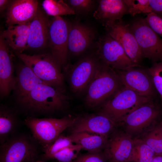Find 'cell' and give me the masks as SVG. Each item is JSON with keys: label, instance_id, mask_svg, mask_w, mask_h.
Instances as JSON below:
<instances>
[{"label": "cell", "instance_id": "cell-20", "mask_svg": "<svg viewBox=\"0 0 162 162\" xmlns=\"http://www.w3.org/2000/svg\"><path fill=\"white\" fill-rule=\"evenodd\" d=\"M38 3L35 0L12 1L7 9L6 23L8 26L30 22L38 9Z\"/></svg>", "mask_w": 162, "mask_h": 162}, {"label": "cell", "instance_id": "cell-33", "mask_svg": "<svg viewBox=\"0 0 162 162\" xmlns=\"http://www.w3.org/2000/svg\"><path fill=\"white\" fill-rule=\"evenodd\" d=\"M72 162H109L104 152L90 153L79 154Z\"/></svg>", "mask_w": 162, "mask_h": 162}, {"label": "cell", "instance_id": "cell-13", "mask_svg": "<svg viewBox=\"0 0 162 162\" xmlns=\"http://www.w3.org/2000/svg\"><path fill=\"white\" fill-rule=\"evenodd\" d=\"M105 28L107 34L120 44L132 62L140 65L143 58L142 53L129 24L122 20L114 22Z\"/></svg>", "mask_w": 162, "mask_h": 162}, {"label": "cell", "instance_id": "cell-36", "mask_svg": "<svg viewBox=\"0 0 162 162\" xmlns=\"http://www.w3.org/2000/svg\"><path fill=\"white\" fill-rule=\"evenodd\" d=\"M12 1L10 0H0V11L2 12L6 8H8Z\"/></svg>", "mask_w": 162, "mask_h": 162}, {"label": "cell", "instance_id": "cell-16", "mask_svg": "<svg viewBox=\"0 0 162 162\" xmlns=\"http://www.w3.org/2000/svg\"><path fill=\"white\" fill-rule=\"evenodd\" d=\"M116 125L108 117L99 113L76 118L70 127L71 133L86 132L108 136L114 131Z\"/></svg>", "mask_w": 162, "mask_h": 162}, {"label": "cell", "instance_id": "cell-35", "mask_svg": "<svg viewBox=\"0 0 162 162\" xmlns=\"http://www.w3.org/2000/svg\"><path fill=\"white\" fill-rule=\"evenodd\" d=\"M152 12L162 18V0H149Z\"/></svg>", "mask_w": 162, "mask_h": 162}, {"label": "cell", "instance_id": "cell-5", "mask_svg": "<svg viewBox=\"0 0 162 162\" xmlns=\"http://www.w3.org/2000/svg\"><path fill=\"white\" fill-rule=\"evenodd\" d=\"M76 118L66 117L61 118H38L28 117L25 124L31 130L35 139L44 148L50 146L65 129L71 127Z\"/></svg>", "mask_w": 162, "mask_h": 162}, {"label": "cell", "instance_id": "cell-37", "mask_svg": "<svg viewBox=\"0 0 162 162\" xmlns=\"http://www.w3.org/2000/svg\"><path fill=\"white\" fill-rule=\"evenodd\" d=\"M150 162H162V156H156Z\"/></svg>", "mask_w": 162, "mask_h": 162}, {"label": "cell", "instance_id": "cell-12", "mask_svg": "<svg viewBox=\"0 0 162 162\" xmlns=\"http://www.w3.org/2000/svg\"><path fill=\"white\" fill-rule=\"evenodd\" d=\"M141 68L115 70L123 86L141 96L154 99L157 92L152 79L147 69Z\"/></svg>", "mask_w": 162, "mask_h": 162}, {"label": "cell", "instance_id": "cell-1", "mask_svg": "<svg viewBox=\"0 0 162 162\" xmlns=\"http://www.w3.org/2000/svg\"><path fill=\"white\" fill-rule=\"evenodd\" d=\"M70 100L65 87L43 83L17 102L23 110L30 113L48 114L64 110Z\"/></svg>", "mask_w": 162, "mask_h": 162}, {"label": "cell", "instance_id": "cell-31", "mask_svg": "<svg viewBox=\"0 0 162 162\" xmlns=\"http://www.w3.org/2000/svg\"><path fill=\"white\" fill-rule=\"evenodd\" d=\"M128 9V14L132 16L141 13H151L149 0H124Z\"/></svg>", "mask_w": 162, "mask_h": 162}, {"label": "cell", "instance_id": "cell-10", "mask_svg": "<svg viewBox=\"0 0 162 162\" xmlns=\"http://www.w3.org/2000/svg\"><path fill=\"white\" fill-rule=\"evenodd\" d=\"M37 147L25 135L12 136L1 144L0 162H29L37 158Z\"/></svg>", "mask_w": 162, "mask_h": 162}, {"label": "cell", "instance_id": "cell-11", "mask_svg": "<svg viewBox=\"0 0 162 162\" xmlns=\"http://www.w3.org/2000/svg\"><path fill=\"white\" fill-rule=\"evenodd\" d=\"M69 28V22L61 16H54L50 21L48 44L50 54L62 69L68 64Z\"/></svg>", "mask_w": 162, "mask_h": 162}, {"label": "cell", "instance_id": "cell-3", "mask_svg": "<svg viewBox=\"0 0 162 162\" xmlns=\"http://www.w3.org/2000/svg\"><path fill=\"white\" fill-rule=\"evenodd\" d=\"M100 62L96 53L85 56L74 64L68 63L62 69L64 80L73 94L84 95Z\"/></svg>", "mask_w": 162, "mask_h": 162}, {"label": "cell", "instance_id": "cell-2", "mask_svg": "<svg viewBox=\"0 0 162 162\" xmlns=\"http://www.w3.org/2000/svg\"><path fill=\"white\" fill-rule=\"evenodd\" d=\"M123 86L116 71L100 61L84 95L85 103L90 108L101 106Z\"/></svg>", "mask_w": 162, "mask_h": 162}, {"label": "cell", "instance_id": "cell-24", "mask_svg": "<svg viewBox=\"0 0 162 162\" xmlns=\"http://www.w3.org/2000/svg\"><path fill=\"white\" fill-rule=\"evenodd\" d=\"M16 115L10 109L2 105L0 109V141L2 144L10 138L17 125Z\"/></svg>", "mask_w": 162, "mask_h": 162}, {"label": "cell", "instance_id": "cell-8", "mask_svg": "<svg viewBox=\"0 0 162 162\" xmlns=\"http://www.w3.org/2000/svg\"><path fill=\"white\" fill-rule=\"evenodd\" d=\"M161 113L160 108L154 100L136 109L119 124L123 126L124 131L135 139L155 125Z\"/></svg>", "mask_w": 162, "mask_h": 162}, {"label": "cell", "instance_id": "cell-14", "mask_svg": "<svg viewBox=\"0 0 162 162\" xmlns=\"http://www.w3.org/2000/svg\"><path fill=\"white\" fill-rule=\"evenodd\" d=\"M134 139L123 130H114L108 139L104 153L109 162H132Z\"/></svg>", "mask_w": 162, "mask_h": 162}, {"label": "cell", "instance_id": "cell-4", "mask_svg": "<svg viewBox=\"0 0 162 162\" xmlns=\"http://www.w3.org/2000/svg\"><path fill=\"white\" fill-rule=\"evenodd\" d=\"M154 100L141 96L123 86L101 106L99 113L108 117L116 125L136 109Z\"/></svg>", "mask_w": 162, "mask_h": 162}, {"label": "cell", "instance_id": "cell-27", "mask_svg": "<svg viewBox=\"0 0 162 162\" xmlns=\"http://www.w3.org/2000/svg\"><path fill=\"white\" fill-rule=\"evenodd\" d=\"M42 5L44 11L47 15L54 17L75 14L74 11L63 0H44Z\"/></svg>", "mask_w": 162, "mask_h": 162}, {"label": "cell", "instance_id": "cell-9", "mask_svg": "<svg viewBox=\"0 0 162 162\" xmlns=\"http://www.w3.org/2000/svg\"><path fill=\"white\" fill-rule=\"evenodd\" d=\"M96 53L101 62L115 70L142 67L133 62L120 44L108 34L99 39Z\"/></svg>", "mask_w": 162, "mask_h": 162}, {"label": "cell", "instance_id": "cell-34", "mask_svg": "<svg viewBox=\"0 0 162 162\" xmlns=\"http://www.w3.org/2000/svg\"><path fill=\"white\" fill-rule=\"evenodd\" d=\"M151 28L162 38V18L151 12L145 18Z\"/></svg>", "mask_w": 162, "mask_h": 162}, {"label": "cell", "instance_id": "cell-30", "mask_svg": "<svg viewBox=\"0 0 162 162\" xmlns=\"http://www.w3.org/2000/svg\"><path fill=\"white\" fill-rule=\"evenodd\" d=\"M82 149L80 146L74 144L61 150L52 157V159H55L59 162H72L79 155Z\"/></svg>", "mask_w": 162, "mask_h": 162}, {"label": "cell", "instance_id": "cell-26", "mask_svg": "<svg viewBox=\"0 0 162 162\" xmlns=\"http://www.w3.org/2000/svg\"><path fill=\"white\" fill-rule=\"evenodd\" d=\"M156 156L154 151L142 139H134L132 162H150Z\"/></svg>", "mask_w": 162, "mask_h": 162}, {"label": "cell", "instance_id": "cell-19", "mask_svg": "<svg viewBox=\"0 0 162 162\" xmlns=\"http://www.w3.org/2000/svg\"><path fill=\"white\" fill-rule=\"evenodd\" d=\"M128 14L124 0H101L94 11L93 16L105 27L122 20Z\"/></svg>", "mask_w": 162, "mask_h": 162}, {"label": "cell", "instance_id": "cell-28", "mask_svg": "<svg viewBox=\"0 0 162 162\" xmlns=\"http://www.w3.org/2000/svg\"><path fill=\"white\" fill-rule=\"evenodd\" d=\"M74 144L68 136L60 135L52 144L44 149L43 158L46 159H52L56 154L63 149Z\"/></svg>", "mask_w": 162, "mask_h": 162}, {"label": "cell", "instance_id": "cell-23", "mask_svg": "<svg viewBox=\"0 0 162 162\" xmlns=\"http://www.w3.org/2000/svg\"><path fill=\"white\" fill-rule=\"evenodd\" d=\"M72 142L80 145L88 152H102L106 145L108 136L86 132L71 133L68 136Z\"/></svg>", "mask_w": 162, "mask_h": 162}, {"label": "cell", "instance_id": "cell-25", "mask_svg": "<svg viewBox=\"0 0 162 162\" xmlns=\"http://www.w3.org/2000/svg\"><path fill=\"white\" fill-rule=\"evenodd\" d=\"M141 139L154 152L156 156H162V127L155 125L142 135Z\"/></svg>", "mask_w": 162, "mask_h": 162}, {"label": "cell", "instance_id": "cell-17", "mask_svg": "<svg viewBox=\"0 0 162 162\" xmlns=\"http://www.w3.org/2000/svg\"><path fill=\"white\" fill-rule=\"evenodd\" d=\"M10 47L3 37H0V93L2 97L13 90L16 76Z\"/></svg>", "mask_w": 162, "mask_h": 162}, {"label": "cell", "instance_id": "cell-7", "mask_svg": "<svg viewBox=\"0 0 162 162\" xmlns=\"http://www.w3.org/2000/svg\"><path fill=\"white\" fill-rule=\"evenodd\" d=\"M143 58L153 63L162 62V38L151 28L145 18H137L130 24Z\"/></svg>", "mask_w": 162, "mask_h": 162}, {"label": "cell", "instance_id": "cell-6", "mask_svg": "<svg viewBox=\"0 0 162 162\" xmlns=\"http://www.w3.org/2000/svg\"><path fill=\"white\" fill-rule=\"evenodd\" d=\"M16 54L22 62L43 81L65 87L62 68L50 53L33 55L22 53Z\"/></svg>", "mask_w": 162, "mask_h": 162}, {"label": "cell", "instance_id": "cell-32", "mask_svg": "<svg viewBox=\"0 0 162 162\" xmlns=\"http://www.w3.org/2000/svg\"><path fill=\"white\" fill-rule=\"evenodd\" d=\"M146 69L160 96L162 104V62L153 63L151 67Z\"/></svg>", "mask_w": 162, "mask_h": 162}, {"label": "cell", "instance_id": "cell-29", "mask_svg": "<svg viewBox=\"0 0 162 162\" xmlns=\"http://www.w3.org/2000/svg\"><path fill=\"white\" fill-rule=\"evenodd\" d=\"M75 14L86 15L92 12L95 6V1L92 0H64Z\"/></svg>", "mask_w": 162, "mask_h": 162}, {"label": "cell", "instance_id": "cell-21", "mask_svg": "<svg viewBox=\"0 0 162 162\" xmlns=\"http://www.w3.org/2000/svg\"><path fill=\"white\" fill-rule=\"evenodd\" d=\"M46 82L38 77L29 67L23 62L20 64L16 68L13 90L17 101L26 96L37 85Z\"/></svg>", "mask_w": 162, "mask_h": 162}, {"label": "cell", "instance_id": "cell-18", "mask_svg": "<svg viewBox=\"0 0 162 162\" xmlns=\"http://www.w3.org/2000/svg\"><path fill=\"white\" fill-rule=\"evenodd\" d=\"M50 23L44 11L38 8L30 22L26 49H40L48 44Z\"/></svg>", "mask_w": 162, "mask_h": 162}, {"label": "cell", "instance_id": "cell-15", "mask_svg": "<svg viewBox=\"0 0 162 162\" xmlns=\"http://www.w3.org/2000/svg\"><path fill=\"white\" fill-rule=\"evenodd\" d=\"M95 36V32L91 27L77 21L69 22L68 56L82 54L90 46Z\"/></svg>", "mask_w": 162, "mask_h": 162}, {"label": "cell", "instance_id": "cell-39", "mask_svg": "<svg viewBox=\"0 0 162 162\" xmlns=\"http://www.w3.org/2000/svg\"><path fill=\"white\" fill-rule=\"evenodd\" d=\"M35 162V161H30V162Z\"/></svg>", "mask_w": 162, "mask_h": 162}, {"label": "cell", "instance_id": "cell-38", "mask_svg": "<svg viewBox=\"0 0 162 162\" xmlns=\"http://www.w3.org/2000/svg\"><path fill=\"white\" fill-rule=\"evenodd\" d=\"M160 124H161V125L162 127V121L161 122V123H160Z\"/></svg>", "mask_w": 162, "mask_h": 162}, {"label": "cell", "instance_id": "cell-22", "mask_svg": "<svg viewBox=\"0 0 162 162\" xmlns=\"http://www.w3.org/2000/svg\"><path fill=\"white\" fill-rule=\"evenodd\" d=\"M31 21L8 26L1 33L8 45L16 53H22L26 49Z\"/></svg>", "mask_w": 162, "mask_h": 162}]
</instances>
